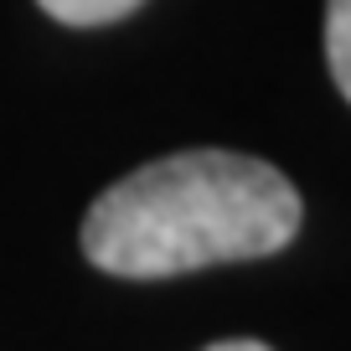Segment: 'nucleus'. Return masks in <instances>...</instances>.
<instances>
[{
    "label": "nucleus",
    "mask_w": 351,
    "mask_h": 351,
    "mask_svg": "<svg viewBox=\"0 0 351 351\" xmlns=\"http://www.w3.org/2000/svg\"><path fill=\"white\" fill-rule=\"evenodd\" d=\"M300 191L269 160L181 150L114 181L83 217V253L114 279H171L269 258L300 232Z\"/></svg>",
    "instance_id": "f257e3e1"
},
{
    "label": "nucleus",
    "mask_w": 351,
    "mask_h": 351,
    "mask_svg": "<svg viewBox=\"0 0 351 351\" xmlns=\"http://www.w3.org/2000/svg\"><path fill=\"white\" fill-rule=\"evenodd\" d=\"M47 16H57L62 26H109L119 16H130L140 0H36Z\"/></svg>",
    "instance_id": "7ed1b4c3"
},
{
    "label": "nucleus",
    "mask_w": 351,
    "mask_h": 351,
    "mask_svg": "<svg viewBox=\"0 0 351 351\" xmlns=\"http://www.w3.org/2000/svg\"><path fill=\"white\" fill-rule=\"evenodd\" d=\"M326 57L341 99L351 104V0H326Z\"/></svg>",
    "instance_id": "f03ea898"
},
{
    "label": "nucleus",
    "mask_w": 351,
    "mask_h": 351,
    "mask_svg": "<svg viewBox=\"0 0 351 351\" xmlns=\"http://www.w3.org/2000/svg\"><path fill=\"white\" fill-rule=\"evenodd\" d=\"M207 351H269L263 341H217V346H207Z\"/></svg>",
    "instance_id": "20e7f679"
}]
</instances>
